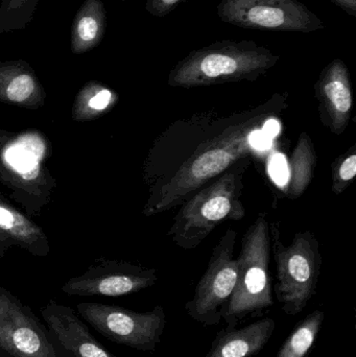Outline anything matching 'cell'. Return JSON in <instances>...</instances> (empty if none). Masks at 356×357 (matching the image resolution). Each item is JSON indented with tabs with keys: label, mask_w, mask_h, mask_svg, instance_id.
Here are the masks:
<instances>
[{
	"label": "cell",
	"mask_w": 356,
	"mask_h": 357,
	"mask_svg": "<svg viewBox=\"0 0 356 357\" xmlns=\"http://www.w3.org/2000/svg\"><path fill=\"white\" fill-rule=\"evenodd\" d=\"M324 319L325 314L322 310H316L303 319L284 342L276 357H307L315 345Z\"/></svg>",
	"instance_id": "cell-19"
},
{
	"label": "cell",
	"mask_w": 356,
	"mask_h": 357,
	"mask_svg": "<svg viewBox=\"0 0 356 357\" xmlns=\"http://www.w3.org/2000/svg\"><path fill=\"white\" fill-rule=\"evenodd\" d=\"M0 357H6V356H3V354H2V356H1V354H0Z\"/></svg>",
	"instance_id": "cell-25"
},
{
	"label": "cell",
	"mask_w": 356,
	"mask_h": 357,
	"mask_svg": "<svg viewBox=\"0 0 356 357\" xmlns=\"http://www.w3.org/2000/svg\"><path fill=\"white\" fill-rule=\"evenodd\" d=\"M52 337L70 357H116L102 347L71 308L50 303L42 310Z\"/></svg>",
	"instance_id": "cell-13"
},
{
	"label": "cell",
	"mask_w": 356,
	"mask_h": 357,
	"mask_svg": "<svg viewBox=\"0 0 356 357\" xmlns=\"http://www.w3.org/2000/svg\"><path fill=\"white\" fill-rule=\"evenodd\" d=\"M251 158H244L207 183L181 205L165 236L182 250L198 248L226 220L238 222L246 215L242 191Z\"/></svg>",
	"instance_id": "cell-3"
},
{
	"label": "cell",
	"mask_w": 356,
	"mask_h": 357,
	"mask_svg": "<svg viewBox=\"0 0 356 357\" xmlns=\"http://www.w3.org/2000/svg\"><path fill=\"white\" fill-rule=\"evenodd\" d=\"M322 123L334 135H343L353 109L350 71L341 59H334L320 73L315 85Z\"/></svg>",
	"instance_id": "cell-11"
},
{
	"label": "cell",
	"mask_w": 356,
	"mask_h": 357,
	"mask_svg": "<svg viewBox=\"0 0 356 357\" xmlns=\"http://www.w3.org/2000/svg\"><path fill=\"white\" fill-rule=\"evenodd\" d=\"M39 91L37 79L20 62L0 65V96L15 104L31 102Z\"/></svg>",
	"instance_id": "cell-17"
},
{
	"label": "cell",
	"mask_w": 356,
	"mask_h": 357,
	"mask_svg": "<svg viewBox=\"0 0 356 357\" xmlns=\"http://www.w3.org/2000/svg\"><path fill=\"white\" fill-rule=\"evenodd\" d=\"M158 279V273L154 268L129 266L71 279L62 289L64 293L73 296L121 297L148 289L156 284Z\"/></svg>",
	"instance_id": "cell-12"
},
{
	"label": "cell",
	"mask_w": 356,
	"mask_h": 357,
	"mask_svg": "<svg viewBox=\"0 0 356 357\" xmlns=\"http://www.w3.org/2000/svg\"><path fill=\"white\" fill-rule=\"evenodd\" d=\"M114 98L113 92L104 86L90 84L79 94L77 106L79 108H87L92 113H100L106 110L114 102ZM87 109H85V112Z\"/></svg>",
	"instance_id": "cell-22"
},
{
	"label": "cell",
	"mask_w": 356,
	"mask_h": 357,
	"mask_svg": "<svg viewBox=\"0 0 356 357\" xmlns=\"http://www.w3.org/2000/svg\"><path fill=\"white\" fill-rule=\"evenodd\" d=\"M77 310L105 337L138 351H156L167 326V314L161 305L148 312H136L121 306L81 303Z\"/></svg>",
	"instance_id": "cell-7"
},
{
	"label": "cell",
	"mask_w": 356,
	"mask_h": 357,
	"mask_svg": "<svg viewBox=\"0 0 356 357\" xmlns=\"http://www.w3.org/2000/svg\"><path fill=\"white\" fill-rule=\"evenodd\" d=\"M238 233L228 228L215 245L208 266L186 303L188 317L204 326H217L233 294L238 280V260L234 258Z\"/></svg>",
	"instance_id": "cell-8"
},
{
	"label": "cell",
	"mask_w": 356,
	"mask_h": 357,
	"mask_svg": "<svg viewBox=\"0 0 356 357\" xmlns=\"http://www.w3.org/2000/svg\"><path fill=\"white\" fill-rule=\"evenodd\" d=\"M121 1H125V0H121Z\"/></svg>",
	"instance_id": "cell-26"
},
{
	"label": "cell",
	"mask_w": 356,
	"mask_h": 357,
	"mask_svg": "<svg viewBox=\"0 0 356 357\" xmlns=\"http://www.w3.org/2000/svg\"><path fill=\"white\" fill-rule=\"evenodd\" d=\"M270 232L277 273L276 297L288 316H297L317 291L323 264L320 243L311 231L305 230L296 233L291 245H284L278 222H272Z\"/></svg>",
	"instance_id": "cell-6"
},
{
	"label": "cell",
	"mask_w": 356,
	"mask_h": 357,
	"mask_svg": "<svg viewBox=\"0 0 356 357\" xmlns=\"http://www.w3.org/2000/svg\"><path fill=\"white\" fill-rule=\"evenodd\" d=\"M44 144L37 136H24L4 151V160L24 178H35L43 158Z\"/></svg>",
	"instance_id": "cell-18"
},
{
	"label": "cell",
	"mask_w": 356,
	"mask_h": 357,
	"mask_svg": "<svg viewBox=\"0 0 356 357\" xmlns=\"http://www.w3.org/2000/svg\"><path fill=\"white\" fill-rule=\"evenodd\" d=\"M217 15L228 24L258 31L309 33L325 27L299 0H221Z\"/></svg>",
	"instance_id": "cell-9"
},
{
	"label": "cell",
	"mask_w": 356,
	"mask_h": 357,
	"mask_svg": "<svg viewBox=\"0 0 356 357\" xmlns=\"http://www.w3.org/2000/svg\"><path fill=\"white\" fill-rule=\"evenodd\" d=\"M0 354L6 357H70L29 308L0 291Z\"/></svg>",
	"instance_id": "cell-10"
},
{
	"label": "cell",
	"mask_w": 356,
	"mask_h": 357,
	"mask_svg": "<svg viewBox=\"0 0 356 357\" xmlns=\"http://www.w3.org/2000/svg\"><path fill=\"white\" fill-rule=\"evenodd\" d=\"M106 31V10L102 0H86L75 15L71 29V50L83 54L102 42Z\"/></svg>",
	"instance_id": "cell-15"
},
{
	"label": "cell",
	"mask_w": 356,
	"mask_h": 357,
	"mask_svg": "<svg viewBox=\"0 0 356 357\" xmlns=\"http://www.w3.org/2000/svg\"><path fill=\"white\" fill-rule=\"evenodd\" d=\"M275 328V321L265 318L238 331H221L213 340L206 357L255 356L269 343Z\"/></svg>",
	"instance_id": "cell-14"
},
{
	"label": "cell",
	"mask_w": 356,
	"mask_h": 357,
	"mask_svg": "<svg viewBox=\"0 0 356 357\" xmlns=\"http://www.w3.org/2000/svg\"><path fill=\"white\" fill-rule=\"evenodd\" d=\"M330 1L334 2L351 16L356 17V0H330Z\"/></svg>",
	"instance_id": "cell-24"
},
{
	"label": "cell",
	"mask_w": 356,
	"mask_h": 357,
	"mask_svg": "<svg viewBox=\"0 0 356 357\" xmlns=\"http://www.w3.org/2000/svg\"><path fill=\"white\" fill-rule=\"evenodd\" d=\"M0 229L25 243H33L41 235L39 229L22 214L3 203H0Z\"/></svg>",
	"instance_id": "cell-20"
},
{
	"label": "cell",
	"mask_w": 356,
	"mask_h": 357,
	"mask_svg": "<svg viewBox=\"0 0 356 357\" xmlns=\"http://www.w3.org/2000/svg\"><path fill=\"white\" fill-rule=\"evenodd\" d=\"M290 94L276 93L248 109L238 121L199 148L164 184L150 191L144 213L167 212L181 206L196 190L255 152L252 136L290 107Z\"/></svg>",
	"instance_id": "cell-1"
},
{
	"label": "cell",
	"mask_w": 356,
	"mask_h": 357,
	"mask_svg": "<svg viewBox=\"0 0 356 357\" xmlns=\"http://www.w3.org/2000/svg\"><path fill=\"white\" fill-rule=\"evenodd\" d=\"M246 111L209 109L173 121L157 137L148 154L146 173L150 191L164 184L199 148L238 121Z\"/></svg>",
	"instance_id": "cell-4"
},
{
	"label": "cell",
	"mask_w": 356,
	"mask_h": 357,
	"mask_svg": "<svg viewBox=\"0 0 356 357\" xmlns=\"http://www.w3.org/2000/svg\"><path fill=\"white\" fill-rule=\"evenodd\" d=\"M186 0H146V8L152 16L162 18Z\"/></svg>",
	"instance_id": "cell-23"
},
{
	"label": "cell",
	"mask_w": 356,
	"mask_h": 357,
	"mask_svg": "<svg viewBox=\"0 0 356 357\" xmlns=\"http://www.w3.org/2000/svg\"><path fill=\"white\" fill-rule=\"evenodd\" d=\"M317 165L315 144L311 136L303 132L288 159L290 176L284 190L288 199H297L302 197L315 177Z\"/></svg>",
	"instance_id": "cell-16"
},
{
	"label": "cell",
	"mask_w": 356,
	"mask_h": 357,
	"mask_svg": "<svg viewBox=\"0 0 356 357\" xmlns=\"http://www.w3.org/2000/svg\"><path fill=\"white\" fill-rule=\"evenodd\" d=\"M279 59V54L251 40H219L180 60L169 73L167 85L189 89L254 82L271 70Z\"/></svg>",
	"instance_id": "cell-2"
},
{
	"label": "cell",
	"mask_w": 356,
	"mask_h": 357,
	"mask_svg": "<svg viewBox=\"0 0 356 357\" xmlns=\"http://www.w3.org/2000/svg\"><path fill=\"white\" fill-rule=\"evenodd\" d=\"M356 177V146L353 144L342 156L334 160L332 167V190L341 195Z\"/></svg>",
	"instance_id": "cell-21"
},
{
	"label": "cell",
	"mask_w": 356,
	"mask_h": 357,
	"mask_svg": "<svg viewBox=\"0 0 356 357\" xmlns=\"http://www.w3.org/2000/svg\"><path fill=\"white\" fill-rule=\"evenodd\" d=\"M271 236L267 213L261 212L247 229L238 259L235 289L223 312L228 328L249 314L261 312L274 304L270 275Z\"/></svg>",
	"instance_id": "cell-5"
}]
</instances>
